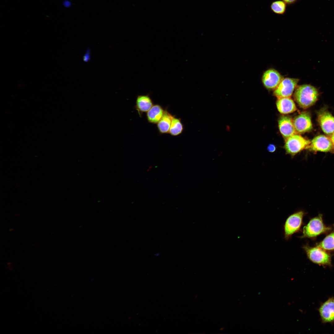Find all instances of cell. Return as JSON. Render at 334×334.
I'll return each mask as SVG.
<instances>
[{
  "mask_svg": "<svg viewBox=\"0 0 334 334\" xmlns=\"http://www.w3.org/2000/svg\"><path fill=\"white\" fill-rule=\"evenodd\" d=\"M318 92L314 86L309 84L299 86L295 91L294 97L302 108L306 109L314 105L317 100Z\"/></svg>",
  "mask_w": 334,
  "mask_h": 334,
  "instance_id": "obj_1",
  "label": "cell"
},
{
  "mask_svg": "<svg viewBox=\"0 0 334 334\" xmlns=\"http://www.w3.org/2000/svg\"><path fill=\"white\" fill-rule=\"evenodd\" d=\"M331 228L326 226L323 223L322 216L319 215L311 219L305 226L303 230L302 238H312L326 233L330 230Z\"/></svg>",
  "mask_w": 334,
  "mask_h": 334,
  "instance_id": "obj_2",
  "label": "cell"
},
{
  "mask_svg": "<svg viewBox=\"0 0 334 334\" xmlns=\"http://www.w3.org/2000/svg\"><path fill=\"white\" fill-rule=\"evenodd\" d=\"M310 142L296 134L285 139L284 148L287 154L294 156L304 149L308 148Z\"/></svg>",
  "mask_w": 334,
  "mask_h": 334,
  "instance_id": "obj_3",
  "label": "cell"
},
{
  "mask_svg": "<svg viewBox=\"0 0 334 334\" xmlns=\"http://www.w3.org/2000/svg\"><path fill=\"white\" fill-rule=\"evenodd\" d=\"M307 256L312 262L322 266L331 265V255L325 250L319 247H310L305 245L303 247Z\"/></svg>",
  "mask_w": 334,
  "mask_h": 334,
  "instance_id": "obj_4",
  "label": "cell"
},
{
  "mask_svg": "<svg viewBox=\"0 0 334 334\" xmlns=\"http://www.w3.org/2000/svg\"><path fill=\"white\" fill-rule=\"evenodd\" d=\"M304 212L299 211L289 216L284 226L285 238L289 239L300 229L302 225Z\"/></svg>",
  "mask_w": 334,
  "mask_h": 334,
  "instance_id": "obj_5",
  "label": "cell"
},
{
  "mask_svg": "<svg viewBox=\"0 0 334 334\" xmlns=\"http://www.w3.org/2000/svg\"><path fill=\"white\" fill-rule=\"evenodd\" d=\"M299 79L286 78H283L275 89L273 94L277 98L290 97L294 89L297 87Z\"/></svg>",
  "mask_w": 334,
  "mask_h": 334,
  "instance_id": "obj_6",
  "label": "cell"
},
{
  "mask_svg": "<svg viewBox=\"0 0 334 334\" xmlns=\"http://www.w3.org/2000/svg\"><path fill=\"white\" fill-rule=\"evenodd\" d=\"M308 148L312 151L327 152L334 151V144L330 138L321 135L314 138Z\"/></svg>",
  "mask_w": 334,
  "mask_h": 334,
  "instance_id": "obj_7",
  "label": "cell"
},
{
  "mask_svg": "<svg viewBox=\"0 0 334 334\" xmlns=\"http://www.w3.org/2000/svg\"><path fill=\"white\" fill-rule=\"evenodd\" d=\"M293 122L297 133H304L312 128L310 116L306 112H302L296 116Z\"/></svg>",
  "mask_w": 334,
  "mask_h": 334,
  "instance_id": "obj_8",
  "label": "cell"
},
{
  "mask_svg": "<svg viewBox=\"0 0 334 334\" xmlns=\"http://www.w3.org/2000/svg\"><path fill=\"white\" fill-rule=\"evenodd\" d=\"M283 79L276 70L270 69L266 71L262 77L263 83L267 89H275Z\"/></svg>",
  "mask_w": 334,
  "mask_h": 334,
  "instance_id": "obj_9",
  "label": "cell"
},
{
  "mask_svg": "<svg viewBox=\"0 0 334 334\" xmlns=\"http://www.w3.org/2000/svg\"><path fill=\"white\" fill-rule=\"evenodd\" d=\"M319 311L323 323L334 322V298H330L322 303Z\"/></svg>",
  "mask_w": 334,
  "mask_h": 334,
  "instance_id": "obj_10",
  "label": "cell"
},
{
  "mask_svg": "<svg viewBox=\"0 0 334 334\" xmlns=\"http://www.w3.org/2000/svg\"><path fill=\"white\" fill-rule=\"evenodd\" d=\"M318 120L325 133L331 135L334 132V117L329 112L325 110L319 112Z\"/></svg>",
  "mask_w": 334,
  "mask_h": 334,
  "instance_id": "obj_11",
  "label": "cell"
},
{
  "mask_svg": "<svg viewBox=\"0 0 334 334\" xmlns=\"http://www.w3.org/2000/svg\"><path fill=\"white\" fill-rule=\"evenodd\" d=\"M280 132L285 139L297 133L293 124V120L287 116H282L278 121Z\"/></svg>",
  "mask_w": 334,
  "mask_h": 334,
  "instance_id": "obj_12",
  "label": "cell"
},
{
  "mask_svg": "<svg viewBox=\"0 0 334 334\" xmlns=\"http://www.w3.org/2000/svg\"><path fill=\"white\" fill-rule=\"evenodd\" d=\"M152 101L149 94L138 95L136 98L135 108L140 117L147 112L153 106Z\"/></svg>",
  "mask_w": 334,
  "mask_h": 334,
  "instance_id": "obj_13",
  "label": "cell"
},
{
  "mask_svg": "<svg viewBox=\"0 0 334 334\" xmlns=\"http://www.w3.org/2000/svg\"><path fill=\"white\" fill-rule=\"evenodd\" d=\"M277 99L276 106L280 113L287 114L293 113L297 110L296 105L290 97H282Z\"/></svg>",
  "mask_w": 334,
  "mask_h": 334,
  "instance_id": "obj_14",
  "label": "cell"
},
{
  "mask_svg": "<svg viewBox=\"0 0 334 334\" xmlns=\"http://www.w3.org/2000/svg\"><path fill=\"white\" fill-rule=\"evenodd\" d=\"M165 110L159 104L153 105L147 112L148 121L152 124H157L162 117Z\"/></svg>",
  "mask_w": 334,
  "mask_h": 334,
  "instance_id": "obj_15",
  "label": "cell"
},
{
  "mask_svg": "<svg viewBox=\"0 0 334 334\" xmlns=\"http://www.w3.org/2000/svg\"><path fill=\"white\" fill-rule=\"evenodd\" d=\"M173 116L167 110H165L162 117L157 124L158 130L160 134L169 133Z\"/></svg>",
  "mask_w": 334,
  "mask_h": 334,
  "instance_id": "obj_16",
  "label": "cell"
},
{
  "mask_svg": "<svg viewBox=\"0 0 334 334\" xmlns=\"http://www.w3.org/2000/svg\"><path fill=\"white\" fill-rule=\"evenodd\" d=\"M184 130V127L181 119L173 116L171 122L169 133L172 136H177L181 134Z\"/></svg>",
  "mask_w": 334,
  "mask_h": 334,
  "instance_id": "obj_17",
  "label": "cell"
},
{
  "mask_svg": "<svg viewBox=\"0 0 334 334\" xmlns=\"http://www.w3.org/2000/svg\"><path fill=\"white\" fill-rule=\"evenodd\" d=\"M317 246L325 250H334V231L327 235Z\"/></svg>",
  "mask_w": 334,
  "mask_h": 334,
  "instance_id": "obj_18",
  "label": "cell"
},
{
  "mask_svg": "<svg viewBox=\"0 0 334 334\" xmlns=\"http://www.w3.org/2000/svg\"><path fill=\"white\" fill-rule=\"evenodd\" d=\"M286 3L282 0H278L273 2L271 5V9L276 14H284L286 11Z\"/></svg>",
  "mask_w": 334,
  "mask_h": 334,
  "instance_id": "obj_19",
  "label": "cell"
},
{
  "mask_svg": "<svg viewBox=\"0 0 334 334\" xmlns=\"http://www.w3.org/2000/svg\"><path fill=\"white\" fill-rule=\"evenodd\" d=\"M90 49L89 48H88L87 50L86 53L84 54L83 56V59L84 61L85 62H88L90 59Z\"/></svg>",
  "mask_w": 334,
  "mask_h": 334,
  "instance_id": "obj_20",
  "label": "cell"
},
{
  "mask_svg": "<svg viewBox=\"0 0 334 334\" xmlns=\"http://www.w3.org/2000/svg\"><path fill=\"white\" fill-rule=\"evenodd\" d=\"M276 149V146L273 144H270L268 147V150L270 152H274Z\"/></svg>",
  "mask_w": 334,
  "mask_h": 334,
  "instance_id": "obj_21",
  "label": "cell"
},
{
  "mask_svg": "<svg viewBox=\"0 0 334 334\" xmlns=\"http://www.w3.org/2000/svg\"><path fill=\"white\" fill-rule=\"evenodd\" d=\"M286 4H291L295 2L297 0H282Z\"/></svg>",
  "mask_w": 334,
  "mask_h": 334,
  "instance_id": "obj_22",
  "label": "cell"
},
{
  "mask_svg": "<svg viewBox=\"0 0 334 334\" xmlns=\"http://www.w3.org/2000/svg\"><path fill=\"white\" fill-rule=\"evenodd\" d=\"M331 136L330 138V139L332 141V143L334 144V132L331 135Z\"/></svg>",
  "mask_w": 334,
  "mask_h": 334,
  "instance_id": "obj_23",
  "label": "cell"
},
{
  "mask_svg": "<svg viewBox=\"0 0 334 334\" xmlns=\"http://www.w3.org/2000/svg\"><path fill=\"white\" fill-rule=\"evenodd\" d=\"M69 2H68L67 1H66V2H65L64 3V5L65 6H70V3H69Z\"/></svg>",
  "mask_w": 334,
  "mask_h": 334,
  "instance_id": "obj_24",
  "label": "cell"
}]
</instances>
